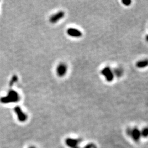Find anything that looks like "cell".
<instances>
[{"label": "cell", "instance_id": "cell-1", "mask_svg": "<svg viewBox=\"0 0 148 148\" xmlns=\"http://www.w3.org/2000/svg\"><path fill=\"white\" fill-rule=\"evenodd\" d=\"M20 99L19 94L14 90L10 89L8 91L7 96L0 98V102L3 104L17 103Z\"/></svg>", "mask_w": 148, "mask_h": 148}, {"label": "cell", "instance_id": "cell-2", "mask_svg": "<svg viewBox=\"0 0 148 148\" xmlns=\"http://www.w3.org/2000/svg\"><path fill=\"white\" fill-rule=\"evenodd\" d=\"M126 133L128 137H130L135 143H139L141 138L140 130L137 127L128 128L126 129Z\"/></svg>", "mask_w": 148, "mask_h": 148}, {"label": "cell", "instance_id": "cell-3", "mask_svg": "<svg viewBox=\"0 0 148 148\" xmlns=\"http://www.w3.org/2000/svg\"><path fill=\"white\" fill-rule=\"evenodd\" d=\"M81 138H67L65 139V144L69 148H81L79 144L82 142Z\"/></svg>", "mask_w": 148, "mask_h": 148}, {"label": "cell", "instance_id": "cell-4", "mask_svg": "<svg viewBox=\"0 0 148 148\" xmlns=\"http://www.w3.org/2000/svg\"><path fill=\"white\" fill-rule=\"evenodd\" d=\"M101 73L102 75L105 78L106 80L109 82H112L114 78V75L113 71L110 69V67H105L101 71Z\"/></svg>", "mask_w": 148, "mask_h": 148}, {"label": "cell", "instance_id": "cell-5", "mask_svg": "<svg viewBox=\"0 0 148 148\" xmlns=\"http://www.w3.org/2000/svg\"><path fill=\"white\" fill-rule=\"evenodd\" d=\"M14 112L17 114L18 120L21 122H25L28 119L27 114L23 112L21 108L19 106H17L14 109Z\"/></svg>", "mask_w": 148, "mask_h": 148}, {"label": "cell", "instance_id": "cell-6", "mask_svg": "<svg viewBox=\"0 0 148 148\" xmlns=\"http://www.w3.org/2000/svg\"><path fill=\"white\" fill-rule=\"evenodd\" d=\"M67 67L65 63H60L57 67V73L58 76L60 77H63L67 72Z\"/></svg>", "mask_w": 148, "mask_h": 148}, {"label": "cell", "instance_id": "cell-7", "mask_svg": "<svg viewBox=\"0 0 148 148\" xmlns=\"http://www.w3.org/2000/svg\"><path fill=\"white\" fill-rule=\"evenodd\" d=\"M65 13L63 11H59L52 15L49 18V22L51 23L54 24L57 23L59 20H61L64 17Z\"/></svg>", "mask_w": 148, "mask_h": 148}, {"label": "cell", "instance_id": "cell-8", "mask_svg": "<svg viewBox=\"0 0 148 148\" xmlns=\"http://www.w3.org/2000/svg\"><path fill=\"white\" fill-rule=\"evenodd\" d=\"M66 33L69 36L75 38H81L82 35V33L79 30L75 28H69L67 30Z\"/></svg>", "mask_w": 148, "mask_h": 148}, {"label": "cell", "instance_id": "cell-9", "mask_svg": "<svg viewBox=\"0 0 148 148\" xmlns=\"http://www.w3.org/2000/svg\"><path fill=\"white\" fill-rule=\"evenodd\" d=\"M148 66V59H144L138 61L136 64V66L138 68L143 69Z\"/></svg>", "mask_w": 148, "mask_h": 148}, {"label": "cell", "instance_id": "cell-10", "mask_svg": "<svg viewBox=\"0 0 148 148\" xmlns=\"http://www.w3.org/2000/svg\"><path fill=\"white\" fill-rule=\"evenodd\" d=\"M141 136L144 138H148V127H145L140 130Z\"/></svg>", "mask_w": 148, "mask_h": 148}, {"label": "cell", "instance_id": "cell-11", "mask_svg": "<svg viewBox=\"0 0 148 148\" xmlns=\"http://www.w3.org/2000/svg\"><path fill=\"white\" fill-rule=\"evenodd\" d=\"M114 76H116L118 77H120L123 75V70L121 68H117L114 70L113 71Z\"/></svg>", "mask_w": 148, "mask_h": 148}, {"label": "cell", "instance_id": "cell-12", "mask_svg": "<svg viewBox=\"0 0 148 148\" xmlns=\"http://www.w3.org/2000/svg\"><path fill=\"white\" fill-rule=\"evenodd\" d=\"M18 81V77L17 75H14L13 77H12L10 81L9 82V86L10 87H12V86H13L14 85V83H15Z\"/></svg>", "mask_w": 148, "mask_h": 148}, {"label": "cell", "instance_id": "cell-13", "mask_svg": "<svg viewBox=\"0 0 148 148\" xmlns=\"http://www.w3.org/2000/svg\"><path fill=\"white\" fill-rule=\"evenodd\" d=\"M97 146L93 143H88L87 144H86L83 148H94L95 147H96Z\"/></svg>", "mask_w": 148, "mask_h": 148}, {"label": "cell", "instance_id": "cell-14", "mask_svg": "<svg viewBox=\"0 0 148 148\" xmlns=\"http://www.w3.org/2000/svg\"><path fill=\"white\" fill-rule=\"evenodd\" d=\"M122 3L125 6H128L129 5H131L132 1L131 0H123V1H122Z\"/></svg>", "mask_w": 148, "mask_h": 148}, {"label": "cell", "instance_id": "cell-15", "mask_svg": "<svg viewBox=\"0 0 148 148\" xmlns=\"http://www.w3.org/2000/svg\"><path fill=\"white\" fill-rule=\"evenodd\" d=\"M145 40H146V41L148 42V35H147L146 36V37H145Z\"/></svg>", "mask_w": 148, "mask_h": 148}, {"label": "cell", "instance_id": "cell-16", "mask_svg": "<svg viewBox=\"0 0 148 148\" xmlns=\"http://www.w3.org/2000/svg\"><path fill=\"white\" fill-rule=\"evenodd\" d=\"M29 148H36L35 146H30V147H29Z\"/></svg>", "mask_w": 148, "mask_h": 148}, {"label": "cell", "instance_id": "cell-17", "mask_svg": "<svg viewBox=\"0 0 148 148\" xmlns=\"http://www.w3.org/2000/svg\"><path fill=\"white\" fill-rule=\"evenodd\" d=\"M94 148H97V146H96V147H94Z\"/></svg>", "mask_w": 148, "mask_h": 148}]
</instances>
